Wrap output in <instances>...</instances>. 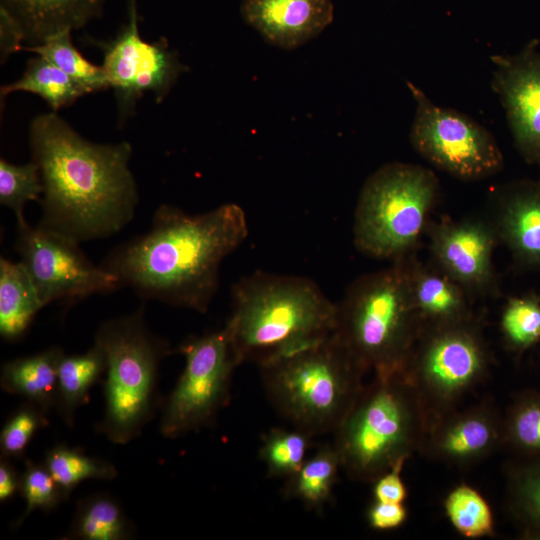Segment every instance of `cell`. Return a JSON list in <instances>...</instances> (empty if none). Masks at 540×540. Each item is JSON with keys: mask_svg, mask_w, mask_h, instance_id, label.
<instances>
[{"mask_svg": "<svg viewBox=\"0 0 540 540\" xmlns=\"http://www.w3.org/2000/svg\"><path fill=\"white\" fill-rule=\"evenodd\" d=\"M29 140L43 185L40 227L82 243L132 221L139 194L128 142L92 143L55 113L33 119Z\"/></svg>", "mask_w": 540, "mask_h": 540, "instance_id": "1", "label": "cell"}, {"mask_svg": "<svg viewBox=\"0 0 540 540\" xmlns=\"http://www.w3.org/2000/svg\"><path fill=\"white\" fill-rule=\"evenodd\" d=\"M248 232L246 214L234 203L201 214L163 204L146 233L116 246L100 266L144 299L205 313L221 263Z\"/></svg>", "mask_w": 540, "mask_h": 540, "instance_id": "2", "label": "cell"}, {"mask_svg": "<svg viewBox=\"0 0 540 540\" xmlns=\"http://www.w3.org/2000/svg\"><path fill=\"white\" fill-rule=\"evenodd\" d=\"M232 301L225 328L241 364L263 365L336 328L337 304L305 277L257 271L233 285Z\"/></svg>", "mask_w": 540, "mask_h": 540, "instance_id": "3", "label": "cell"}, {"mask_svg": "<svg viewBox=\"0 0 540 540\" xmlns=\"http://www.w3.org/2000/svg\"><path fill=\"white\" fill-rule=\"evenodd\" d=\"M259 368L271 405L312 437L339 427L362 391L365 370L335 332Z\"/></svg>", "mask_w": 540, "mask_h": 540, "instance_id": "4", "label": "cell"}, {"mask_svg": "<svg viewBox=\"0 0 540 540\" xmlns=\"http://www.w3.org/2000/svg\"><path fill=\"white\" fill-rule=\"evenodd\" d=\"M94 343L106 358L105 411L97 431L112 443L127 444L154 416L160 363L172 349L148 328L143 307L103 322Z\"/></svg>", "mask_w": 540, "mask_h": 540, "instance_id": "5", "label": "cell"}, {"mask_svg": "<svg viewBox=\"0 0 540 540\" xmlns=\"http://www.w3.org/2000/svg\"><path fill=\"white\" fill-rule=\"evenodd\" d=\"M415 312L404 258L394 266L363 276L337 304L335 334L355 359L378 377L399 372L411 337Z\"/></svg>", "mask_w": 540, "mask_h": 540, "instance_id": "6", "label": "cell"}, {"mask_svg": "<svg viewBox=\"0 0 540 540\" xmlns=\"http://www.w3.org/2000/svg\"><path fill=\"white\" fill-rule=\"evenodd\" d=\"M438 190L427 168L400 162L381 166L359 194L353 231L357 249L374 258H404L423 233Z\"/></svg>", "mask_w": 540, "mask_h": 540, "instance_id": "7", "label": "cell"}, {"mask_svg": "<svg viewBox=\"0 0 540 540\" xmlns=\"http://www.w3.org/2000/svg\"><path fill=\"white\" fill-rule=\"evenodd\" d=\"M341 466L359 479H377L400 467L410 434V414L397 373L361 391L335 430Z\"/></svg>", "mask_w": 540, "mask_h": 540, "instance_id": "8", "label": "cell"}, {"mask_svg": "<svg viewBox=\"0 0 540 540\" xmlns=\"http://www.w3.org/2000/svg\"><path fill=\"white\" fill-rule=\"evenodd\" d=\"M185 367L167 398L160 432L176 439L213 425L229 403L234 370L241 365L225 326L179 346Z\"/></svg>", "mask_w": 540, "mask_h": 540, "instance_id": "9", "label": "cell"}, {"mask_svg": "<svg viewBox=\"0 0 540 540\" xmlns=\"http://www.w3.org/2000/svg\"><path fill=\"white\" fill-rule=\"evenodd\" d=\"M415 102L410 130L414 150L436 168L462 180H479L499 172L503 155L492 134L469 116L436 105L407 81Z\"/></svg>", "mask_w": 540, "mask_h": 540, "instance_id": "10", "label": "cell"}, {"mask_svg": "<svg viewBox=\"0 0 540 540\" xmlns=\"http://www.w3.org/2000/svg\"><path fill=\"white\" fill-rule=\"evenodd\" d=\"M17 228L16 250L43 306L72 303L121 287L113 274L88 259L80 243L26 220Z\"/></svg>", "mask_w": 540, "mask_h": 540, "instance_id": "11", "label": "cell"}, {"mask_svg": "<svg viewBox=\"0 0 540 540\" xmlns=\"http://www.w3.org/2000/svg\"><path fill=\"white\" fill-rule=\"evenodd\" d=\"M128 20L117 36L101 42L103 69L120 108H131L145 92L162 101L186 67L166 41L147 42L138 28L137 1L128 0Z\"/></svg>", "mask_w": 540, "mask_h": 540, "instance_id": "12", "label": "cell"}, {"mask_svg": "<svg viewBox=\"0 0 540 540\" xmlns=\"http://www.w3.org/2000/svg\"><path fill=\"white\" fill-rule=\"evenodd\" d=\"M492 87L506 114L515 145L528 162L540 163V51L533 39L512 55H493Z\"/></svg>", "mask_w": 540, "mask_h": 540, "instance_id": "13", "label": "cell"}, {"mask_svg": "<svg viewBox=\"0 0 540 540\" xmlns=\"http://www.w3.org/2000/svg\"><path fill=\"white\" fill-rule=\"evenodd\" d=\"M240 13L267 43L293 50L331 24L334 5L331 0H243Z\"/></svg>", "mask_w": 540, "mask_h": 540, "instance_id": "14", "label": "cell"}, {"mask_svg": "<svg viewBox=\"0 0 540 540\" xmlns=\"http://www.w3.org/2000/svg\"><path fill=\"white\" fill-rule=\"evenodd\" d=\"M491 229L478 221L445 222L433 228L431 249L442 271L463 288L484 289L493 280Z\"/></svg>", "mask_w": 540, "mask_h": 540, "instance_id": "15", "label": "cell"}, {"mask_svg": "<svg viewBox=\"0 0 540 540\" xmlns=\"http://www.w3.org/2000/svg\"><path fill=\"white\" fill-rule=\"evenodd\" d=\"M483 366V353L477 340L461 329H448L436 335L422 357L425 379L444 393L469 384Z\"/></svg>", "mask_w": 540, "mask_h": 540, "instance_id": "16", "label": "cell"}, {"mask_svg": "<svg viewBox=\"0 0 540 540\" xmlns=\"http://www.w3.org/2000/svg\"><path fill=\"white\" fill-rule=\"evenodd\" d=\"M105 0H1L33 45L62 31H72L99 16Z\"/></svg>", "mask_w": 540, "mask_h": 540, "instance_id": "17", "label": "cell"}, {"mask_svg": "<svg viewBox=\"0 0 540 540\" xmlns=\"http://www.w3.org/2000/svg\"><path fill=\"white\" fill-rule=\"evenodd\" d=\"M501 237L523 263L540 266V183H519L502 199Z\"/></svg>", "mask_w": 540, "mask_h": 540, "instance_id": "18", "label": "cell"}, {"mask_svg": "<svg viewBox=\"0 0 540 540\" xmlns=\"http://www.w3.org/2000/svg\"><path fill=\"white\" fill-rule=\"evenodd\" d=\"M64 355L63 349L55 346L4 363L1 388L7 393L24 397L47 413L56 406L58 366Z\"/></svg>", "mask_w": 540, "mask_h": 540, "instance_id": "19", "label": "cell"}, {"mask_svg": "<svg viewBox=\"0 0 540 540\" xmlns=\"http://www.w3.org/2000/svg\"><path fill=\"white\" fill-rule=\"evenodd\" d=\"M34 284L22 263L0 258V335L19 340L43 308Z\"/></svg>", "mask_w": 540, "mask_h": 540, "instance_id": "20", "label": "cell"}, {"mask_svg": "<svg viewBox=\"0 0 540 540\" xmlns=\"http://www.w3.org/2000/svg\"><path fill=\"white\" fill-rule=\"evenodd\" d=\"M105 371V354L96 343L84 354L62 357L58 366L55 407L67 426L74 424L77 409L88 401L90 389Z\"/></svg>", "mask_w": 540, "mask_h": 540, "instance_id": "21", "label": "cell"}, {"mask_svg": "<svg viewBox=\"0 0 540 540\" xmlns=\"http://www.w3.org/2000/svg\"><path fill=\"white\" fill-rule=\"evenodd\" d=\"M411 297L415 311L444 322H453L466 312L463 287L444 272L409 264Z\"/></svg>", "mask_w": 540, "mask_h": 540, "instance_id": "22", "label": "cell"}, {"mask_svg": "<svg viewBox=\"0 0 540 540\" xmlns=\"http://www.w3.org/2000/svg\"><path fill=\"white\" fill-rule=\"evenodd\" d=\"M339 467L341 463L334 445H323L286 479L284 497L301 501L309 510H322L332 497Z\"/></svg>", "mask_w": 540, "mask_h": 540, "instance_id": "23", "label": "cell"}, {"mask_svg": "<svg viewBox=\"0 0 540 540\" xmlns=\"http://www.w3.org/2000/svg\"><path fill=\"white\" fill-rule=\"evenodd\" d=\"M133 531L120 503L114 497L100 493L78 503L65 539L127 540L133 537Z\"/></svg>", "mask_w": 540, "mask_h": 540, "instance_id": "24", "label": "cell"}, {"mask_svg": "<svg viewBox=\"0 0 540 540\" xmlns=\"http://www.w3.org/2000/svg\"><path fill=\"white\" fill-rule=\"evenodd\" d=\"M24 91L43 98L57 111L75 102L87 91L61 69L37 55L27 62L22 77L1 87V98L13 92Z\"/></svg>", "mask_w": 540, "mask_h": 540, "instance_id": "25", "label": "cell"}, {"mask_svg": "<svg viewBox=\"0 0 540 540\" xmlns=\"http://www.w3.org/2000/svg\"><path fill=\"white\" fill-rule=\"evenodd\" d=\"M44 465L59 485L64 500L85 480L111 481L118 475L112 463L89 456L80 448L63 444L46 452Z\"/></svg>", "mask_w": 540, "mask_h": 540, "instance_id": "26", "label": "cell"}, {"mask_svg": "<svg viewBox=\"0 0 540 540\" xmlns=\"http://www.w3.org/2000/svg\"><path fill=\"white\" fill-rule=\"evenodd\" d=\"M69 30L55 33L41 43L22 50L35 52L61 69L81 85L87 93L105 90L110 87L102 66L89 62L73 45Z\"/></svg>", "mask_w": 540, "mask_h": 540, "instance_id": "27", "label": "cell"}, {"mask_svg": "<svg viewBox=\"0 0 540 540\" xmlns=\"http://www.w3.org/2000/svg\"><path fill=\"white\" fill-rule=\"evenodd\" d=\"M312 436L294 428H273L263 438L259 458L269 477L289 478L305 462Z\"/></svg>", "mask_w": 540, "mask_h": 540, "instance_id": "28", "label": "cell"}, {"mask_svg": "<svg viewBox=\"0 0 540 540\" xmlns=\"http://www.w3.org/2000/svg\"><path fill=\"white\" fill-rule=\"evenodd\" d=\"M43 185L38 165L32 161L24 165L0 160V203L24 221V207L30 201L41 199Z\"/></svg>", "mask_w": 540, "mask_h": 540, "instance_id": "29", "label": "cell"}, {"mask_svg": "<svg viewBox=\"0 0 540 540\" xmlns=\"http://www.w3.org/2000/svg\"><path fill=\"white\" fill-rule=\"evenodd\" d=\"M446 509L453 525L465 536H482L492 528V516L487 503L470 487L455 489L446 501Z\"/></svg>", "mask_w": 540, "mask_h": 540, "instance_id": "30", "label": "cell"}, {"mask_svg": "<svg viewBox=\"0 0 540 540\" xmlns=\"http://www.w3.org/2000/svg\"><path fill=\"white\" fill-rule=\"evenodd\" d=\"M20 493L26 507L23 514L15 520L13 529L18 528L28 515L40 509L49 512L64 500L62 491L45 465H39L31 460L25 461V470L21 475Z\"/></svg>", "mask_w": 540, "mask_h": 540, "instance_id": "31", "label": "cell"}, {"mask_svg": "<svg viewBox=\"0 0 540 540\" xmlns=\"http://www.w3.org/2000/svg\"><path fill=\"white\" fill-rule=\"evenodd\" d=\"M48 424L46 412L32 402L22 404L6 421L0 433L1 456L21 458L40 429Z\"/></svg>", "mask_w": 540, "mask_h": 540, "instance_id": "32", "label": "cell"}, {"mask_svg": "<svg viewBox=\"0 0 540 540\" xmlns=\"http://www.w3.org/2000/svg\"><path fill=\"white\" fill-rule=\"evenodd\" d=\"M502 328L516 347L533 344L540 338V301L533 296L510 299L502 316Z\"/></svg>", "mask_w": 540, "mask_h": 540, "instance_id": "33", "label": "cell"}, {"mask_svg": "<svg viewBox=\"0 0 540 540\" xmlns=\"http://www.w3.org/2000/svg\"><path fill=\"white\" fill-rule=\"evenodd\" d=\"M491 440V429L479 418H468L451 428L443 448L453 456H469L484 449Z\"/></svg>", "mask_w": 540, "mask_h": 540, "instance_id": "34", "label": "cell"}, {"mask_svg": "<svg viewBox=\"0 0 540 540\" xmlns=\"http://www.w3.org/2000/svg\"><path fill=\"white\" fill-rule=\"evenodd\" d=\"M511 433L519 447L540 454V397L526 399L517 407Z\"/></svg>", "mask_w": 540, "mask_h": 540, "instance_id": "35", "label": "cell"}, {"mask_svg": "<svg viewBox=\"0 0 540 540\" xmlns=\"http://www.w3.org/2000/svg\"><path fill=\"white\" fill-rule=\"evenodd\" d=\"M516 503L530 531L540 536V463L526 469L519 478Z\"/></svg>", "mask_w": 540, "mask_h": 540, "instance_id": "36", "label": "cell"}, {"mask_svg": "<svg viewBox=\"0 0 540 540\" xmlns=\"http://www.w3.org/2000/svg\"><path fill=\"white\" fill-rule=\"evenodd\" d=\"M25 40V34L18 21L6 10L0 6V46L1 61L22 49L21 41Z\"/></svg>", "mask_w": 540, "mask_h": 540, "instance_id": "37", "label": "cell"}, {"mask_svg": "<svg viewBox=\"0 0 540 540\" xmlns=\"http://www.w3.org/2000/svg\"><path fill=\"white\" fill-rule=\"evenodd\" d=\"M406 511L401 503L376 502L368 513L371 526L385 530L398 527L405 519Z\"/></svg>", "mask_w": 540, "mask_h": 540, "instance_id": "38", "label": "cell"}, {"mask_svg": "<svg viewBox=\"0 0 540 540\" xmlns=\"http://www.w3.org/2000/svg\"><path fill=\"white\" fill-rule=\"evenodd\" d=\"M400 467H395L377 478L374 495L378 502L401 503L406 496L405 487L399 476Z\"/></svg>", "mask_w": 540, "mask_h": 540, "instance_id": "39", "label": "cell"}, {"mask_svg": "<svg viewBox=\"0 0 540 540\" xmlns=\"http://www.w3.org/2000/svg\"><path fill=\"white\" fill-rule=\"evenodd\" d=\"M21 475L10 462V458H0V502L11 500L20 492Z\"/></svg>", "mask_w": 540, "mask_h": 540, "instance_id": "40", "label": "cell"}, {"mask_svg": "<svg viewBox=\"0 0 540 540\" xmlns=\"http://www.w3.org/2000/svg\"><path fill=\"white\" fill-rule=\"evenodd\" d=\"M539 164H540V163H539ZM538 182L540 183V178H539V181H538Z\"/></svg>", "mask_w": 540, "mask_h": 540, "instance_id": "41", "label": "cell"}]
</instances>
